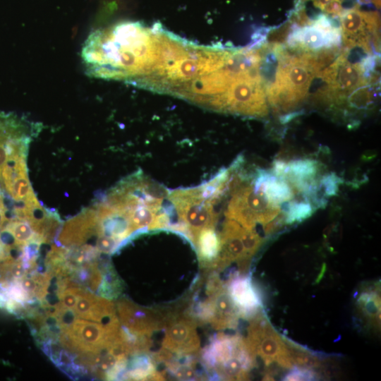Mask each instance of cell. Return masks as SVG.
I'll use <instances>...</instances> for the list:
<instances>
[{
  "instance_id": "cell-4",
  "label": "cell",
  "mask_w": 381,
  "mask_h": 381,
  "mask_svg": "<svg viewBox=\"0 0 381 381\" xmlns=\"http://www.w3.org/2000/svg\"><path fill=\"white\" fill-rule=\"evenodd\" d=\"M169 200L185 225L193 244L197 234L206 228H214L217 214L212 200L205 198L200 187L179 189L167 193Z\"/></svg>"
},
{
  "instance_id": "cell-1",
  "label": "cell",
  "mask_w": 381,
  "mask_h": 381,
  "mask_svg": "<svg viewBox=\"0 0 381 381\" xmlns=\"http://www.w3.org/2000/svg\"><path fill=\"white\" fill-rule=\"evenodd\" d=\"M201 357L207 370L227 380H246L255 362L244 338L222 333L212 339Z\"/></svg>"
},
{
  "instance_id": "cell-21",
  "label": "cell",
  "mask_w": 381,
  "mask_h": 381,
  "mask_svg": "<svg viewBox=\"0 0 381 381\" xmlns=\"http://www.w3.org/2000/svg\"><path fill=\"white\" fill-rule=\"evenodd\" d=\"M343 182L335 173L327 174L322 176L318 181L320 191L323 192L324 196H333L337 194L339 186Z\"/></svg>"
},
{
  "instance_id": "cell-25",
  "label": "cell",
  "mask_w": 381,
  "mask_h": 381,
  "mask_svg": "<svg viewBox=\"0 0 381 381\" xmlns=\"http://www.w3.org/2000/svg\"><path fill=\"white\" fill-rule=\"evenodd\" d=\"M2 254H3V246H2L1 243H0V258H1V255H2Z\"/></svg>"
},
{
  "instance_id": "cell-6",
  "label": "cell",
  "mask_w": 381,
  "mask_h": 381,
  "mask_svg": "<svg viewBox=\"0 0 381 381\" xmlns=\"http://www.w3.org/2000/svg\"><path fill=\"white\" fill-rule=\"evenodd\" d=\"M207 298L201 303L199 318L215 329L235 327L241 317L231 300L226 286L212 276L207 286Z\"/></svg>"
},
{
  "instance_id": "cell-10",
  "label": "cell",
  "mask_w": 381,
  "mask_h": 381,
  "mask_svg": "<svg viewBox=\"0 0 381 381\" xmlns=\"http://www.w3.org/2000/svg\"><path fill=\"white\" fill-rule=\"evenodd\" d=\"M341 26L344 43L347 47H361L370 52V37L378 29V15L355 7L342 13Z\"/></svg>"
},
{
  "instance_id": "cell-2",
  "label": "cell",
  "mask_w": 381,
  "mask_h": 381,
  "mask_svg": "<svg viewBox=\"0 0 381 381\" xmlns=\"http://www.w3.org/2000/svg\"><path fill=\"white\" fill-rule=\"evenodd\" d=\"M118 316L106 324L76 318L62 329L59 337L61 347L76 355L107 350L121 331Z\"/></svg>"
},
{
  "instance_id": "cell-8",
  "label": "cell",
  "mask_w": 381,
  "mask_h": 381,
  "mask_svg": "<svg viewBox=\"0 0 381 381\" xmlns=\"http://www.w3.org/2000/svg\"><path fill=\"white\" fill-rule=\"evenodd\" d=\"M116 310L123 327L133 334L145 337L164 327L167 314L140 306L126 298L117 301Z\"/></svg>"
},
{
  "instance_id": "cell-18",
  "label": "cell",
  "mask_w": 381,
  "mask_h": 381,
  "mask_svg": "<svg viewBox=\"0 0 381 381\" xmlns=\"http://www.w3.org/2000/svg\"><path fill=\"white\" fill-rule=\"evenodd\" d=\"M315 210V207L306 199L289 202L284 206V223L291 224L302 222L310 217Z\"/></svg>"
},
{
  "instance_id": "cell-24",
  "label": "cell",
  "mask_w": 381,
  "mask_h": 381,
  "mask_svg": "<svg viewBox=\"0 0 381 381\" xmlns=\"http://www.w3.org/2000/svg\"><path fill=\"white\" fill-rule=\"evenodd\" d=\"M315 6L322 10L332 0H312Z\"/></svg>"
},
{
  "instance_id": "cell-3",
  "label": "cell",
  "mask_w": 381,
  "mask_h": 381,
  "mask_svg": "<svg viewBox=\"0 0 381 381\" xmlns=\"http://www.w3.org/2000/svg\"><path fill=\"white\" fill-rule=\"evenodd\" d=\"M233 190V196L225 215L243 227L252 229L257 224L265 226L279 214V206L270 202L262 193L256 191L252 185L241 186L240 183Z\"/></svg>"
},
{
  "instance_id": "cell-22",
  "label": "cell",
  "mask_w": 381,
  "mask_h": 381,
  "mask_svg": "<svg viewBox=\"0 0 381 381\" xmlns=\"http://www.w3.org/2000/svg\"><path fill=\"white\" fill-rule=\"evenodd\" d=\"M317 374L310 368L303 366L293 367L292 370L284 377V380H313Z\"/></svg>"
},
{
  "instance_id": "cell-5",
  "label": "cell",
  "mask_w": 381,
  "mask_h": 381,
  "mask_svg": "<svg viewBox=\"0 0 381 381\" xmlns=\"http://www.w3.org/2000/svg\"><path fill=\"white\" fill-rule=\"evenodd\" d=\"M250 320L245 339L252 353L259 356L266 365L276 362L282 367L292 368L288 344L258 314Z\"/></svg>"
},
{
  "instance_id": "cell-19",
  "label": "cell",
  "mask_w": 381,
  "mask_h": 381,
  "mask_svg": "<svg viewBox=\"0 0 381 381\" xmlns=\"http://www.w3.org/2000/svg\"><path fill=\"white\" fill-rule=\"evenodd\" d=\"M358 306L368 319L378 321L380 315V298L374 291H367L361 294Z\"/></svg>"
},
{
  "instance_id": "cell-17",
  "label": "cell",
  "mask_w": 381,
  "mask_h": 381,
  "mask_svg": "<svg viewBox=\"0 0 381 381\" xmlns=\"http://www.w3.org/2000/svg\"><path fill=\"white\" fill-rule=\"evenodd\" d=\"M103 279L97 293L109 300L119 296L122 291V283L113 267L109 263L102 264Z\"/></svg>"
},
{
  "instance_id": "cell-11",
  "label": "cell",
  "mask_w": 381,
  "mask_h": 381,
  "mask_svg": "<svg viewBox=\"0 0 381 381\" xmlns=\"http://www.w3.org/2000/svg\"><path fill=\"white\" fill-rule=\"evenodd\" d=\"M226 286L241 317L250 319L258 314L262 305V298L258 289L249 277H234Z\"/></svg>"
},
{
  "instance_id": "cell-7",
  "label": "cell",
  "mask_w": 381,
  "mask_h": 381,
  "mask_svg": "<svg viewBox=\"0 0 381 381\" xmlns=\"http://www.w3.org/2000/svg\"><path fill=\"white\" fill-rule=\"evenodd\" d=\"M196 320L186 314L167 313L162 347L176 356H189L200 349Z\"/></svg>"
},
{
  "instance_id": "cell-12",
  "label": "cell",
  "mask_w": 381,
  "mask_h": 381,
  "mask_svg": "<svg viewBox=\"0 0 381 381\" xmlns=\"http://www.w3.org/2000/svg\"><path fill=\"white\" fill-rule=\"evenodd\" d=\"M241 228L237 222L230 219L226 220L219 234L220 250L212 269H223L235 261L243 264L250 259L239 236Z\"/></svg>"
},
{
  "instance_id": "cell-15",
  "label": "cell",
  "mask_w": 381,
  "mask_h": 381,
  "mask_svg": "<svg viewBox=\"0 0 381 381\" xmlns=\"http://www.w3.org/2000/svg\"><path fill=\"white\" fill-rule=\"evenodd\" d=\"M129 357L122 380H163V375L157 371L156 361L149 352L135 353Z\"/></svg>"
},
{
  "instance_id": "cell-16",
  "label": "cell",
  "mask_w": 381,
  "mask_h": 381,
  "mask_svg": "<svg viewBox=\"0 0 381 381\" xmlns=\"http://www.w3.org/2000/svg\"><path fill=\"white\" fill-rule=\"evenodd\" d=\"M193 245L201 265L212 268L220 250L219 233L212 227L204 229L197 234Z\"/></svg>"
},
{
  "instance_id": "cell-13",
  "label": "cell",
  "mask_w": 381,
  "mask_h": 381,
  "mask_svg": "<svg viewBox=\"0 0 381 381\" xmlns=\"http://www.w3.org/2000/svg\"><path fill=\"white\" fill-rule=\"evenodd\" d=\"M73 310L79 318L106 324L117 317L111 300L83 289Z\"/></svg>"
},
{
  "instance_id": "cell-20",
  "label": "cell",
  "mask_w": 381,
  "mask_h": 381,
  "mask_svg": "<svg viewBox=\"0 0 381 381\" xmlns=\"http://www.w3.org/2000/svg\"><path fill=\"white\" fill-rule=\"evenodd\" d=\"M239 236L248 256L250 258L260 248L262 242V238L253 229H250L243 226L240 229Z\"/></svg>"
},
{
  "instance_id": "cell-23",
  "label": "cell",
  "mask_w": 381,
  "mask_h": 381,
  "mask_svg": "<svg viewBox=\"0 0 381 381\" xmlns=\"http://www.w3.org/2000/svg\"><path fill=\"white\" fill-rule=\"evenodd\" d=\"M341 1L342 0H332L325 6L322 11L327 14L341 15L344 12Z\"/></svg>"
},
{
  "instance_id": "cell-9",
  "label": "cell",
  "mask_w": 381,
  "mask_h": 381,
  "mask_svg": "<svg viewBox=\"0 0 381 381\" xmlns=\"http://www.w3.org/2000/svg\"><path fill=\"white\" fill-rule=\"evenodd\" d=\"M33 129L16 116L0 114V170L11 158L27 155Z\"/></svg>"
},
{
  "instance_id": "cell-14",
  "label": "cell",
  "mask_w": 381,
  "mask_h": 381,
  "mask_svg": "<svg viewBox=\"0 0 381 381\" xmlns=\"http://www.w3.org/2000/svg\"><path fill=\"white\" fill-rule=\"evenodd\" d=\"M252 186L256 191L262 193L270 202L279 206L291 200L295 193L286 179L264 169L257 171Z\"/></svg>"
}]
</instances>
